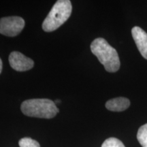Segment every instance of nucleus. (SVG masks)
I'll return each instance as SVG.
<instances>
[{
    "label": "nucleus",
    "instance_id": "f257e3e1",
    "mask_svg": "<svg viewBox=\"0 0 147 147\" xmlns=\"http://www.w3.org/2000/svg\"><path fill=\"white\" fill-rule=\"evenodd\" d=\"M91 50L108 72H116L120 67L118 53L105 39L98 38L91 45Z\"/></svg>",
    "mask_w": 147,
    "mask_h": 147
},
{
    "label": "nucleus",
    "instance_id": "f03ea898",
    "mask_svg": "<svg viewBox=\"0 0 147 147\" xmlns=\"http://www.w3.org/2000/svg\"><path fill=\"white\" fill-rule=\"evenodd\" d=\"M21 109L25 115L41 119H52L59 113L55 102L49 99L25 100L22 103Z\"/></svg>",
    "mask_w": 147,
    "mask_h": 147
},
{
    "label": "nucleus",
    "instance_id": "7ed1b4c3",
    "mask_svg": "<svg viewBox=\"0 0 147 147\" xmlns=\"http://www.w3.org/2000/svg\"><path fill=\"white\" fill-rule=\"evenodd\" d=\"M72 5L69 0H59L53 5L50 12L42 23V29L45 32H51L61 26L69 18Z\"/></svg>",
    "mask_w": 147,
    "mask_h": 147
},
{
    "label": "nucleus",
    "instance_id": "20e7f679",
    "mask_svg": "<svg viewBox=\"0 0 147 147\" xmlns=\"http://www.w3.org/2000/svg\"><path fill=\"white\" fill-rule=\"evenodd\" d=\"M25 21L19 16H8L0 19V34L5 36L14 37L22 32Z\"/></svg>",
    "mask_w": 147,
    "mask_h": 147
},
{
    "label": "nucleus",
    "instance_id": "39448f33",
    "mask_svg": "<svg viewBox=\"0 0 147 147\" xmlns=\"http://www.w3.org/2000/svg\"><path fill=\"white\" fill-rule=\"evenodd\" d=\"M8 59L12 68L18 71H27L32 69L34 65V62L32 59L17 51L11 53Z\"/></svg>",
    "mask_w": 147,
    "mask_h": 147
},
{
    "label": "nucleus",
    "instance_id": "423d86ee",
    "mask_svg": "<svg viewBox=\"0 0 147 147\" xmlns=\"http://www.w3.org/2000/svg\"><path fill=\"white\" fill-rule=\"evenodd\" d=\"M131 34L139 52L147 59V34L139 27H134L131 29Z\"/></svg>",
    "mask_w": 147,
    "mask_h": 147
},
{
    "label": "nucleus",
    "instance_id": "0eeeda50",
    "mask_svg": "<svg viewBox=\"0 0 147 147\" xmlns=\"http://www.w3.org/2000/svg\"><path fill=\"white\" fill-rule=\"evenodd\" d=\"M130 106V101L123 97H116L106 103V108L113 112H122L127 109Z\"/></svg>",
    "mask_w": 147,
    "mask_h": 147
},
{
    "label": "nucleus",
    "instance_id": "6e6552de",
    "mask_svg": "<svg viewBox=\"0 0 147 147\" xmlns=\"http://www.w3.org/2000/svg\"><path fill=\"white\" fill-rule=\"evenodd\" d=\"M137 139L142 147H147V123L139 128Z\"/></svg>",
    "mask_w": 147,
    "mask_h": 147
},
{
    "label": "nucleus",
    "instance_id": "1a4fd4ad",
    "mask_svg": "<svg viewBox=\"0 0 147 147\" xmlns=\"http://www.w3.org/2000/svg\"><path fill=\"white\" fill-rule=\"evenodd\" d=\"M102 147H125L123 143L115 138L106 139L102 145Z\"/></svg>",
    "mask_w": 147,
    "mask_h": 147
},
{
    "label": "nucleus",
    "instance_id": "9d476101",
    "mask_svg": "<svg viewBox=\"0 0 147 147\" xmlns=\"http://www.w3.org/2000/svg\"><path fill=\"white\" fill-rule=\"evenodd\" d=\"M20 147H40L39 142L30 138H23L18 142Z\"/></svg>",
    "mask_w": 147,
    "mask_h": 147
},
{
    "label": "nucleus",
    "instance_id": "9b49d317",
    "mask_svg": "<svg viewBox=\"0 0 147 147\" xmlns=\"http://www.w3.org/2000/svg\"><path fill=\"white\" fill-rule=\"evenodd\" d=\"M1 71H2V61L0 59V74H1Z\"/></svg>",
    "mask_w": 147,
    "mask_h": 147
},
{
    "label": "nucleus",
    "instance_id": "f8f14e48",
    "mask_svg": "<svg viewBox=\"0 0 147 147\" xmlns=\"http://www.w3.org/2000/svg\"><path fill=\"white\" fill-rule=\"evenodd\" d=\"M54 102H55V104H59V103H61V101L60 100H56Z\"/></svg>",
    "mask_w": 147,
    "mask_h": 147
}]
</instances>
